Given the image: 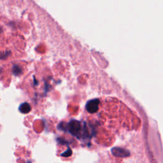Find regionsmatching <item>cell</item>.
Listing matches in <instances>:
<instances>
[{
    "mask_svg": "<svg viewBox=\"0 0 163 163\" xmlns=\"http://www.w3.org/2000/svg\"><path fill=\"white\" fill-rule=\"evenodd\" d=\"M100 100L99 99H94L89 101L86 106L87 111L91 113L97 112L100 108Z\"/></svg>",
    "mask_w": 163,
    "mask_h": 163,
    "instance_id": "obj_1",
    "label": "cell"
},
{
    "mask_svg": "<svg viewBox=\"0 0 163 163\" xmlns=\"http://www.w3.org/2000/svg\"><path fill=\"white\" fill-rule=\"evenodd\" d=\"M69 131L72 135L78 136L81 131V126L80 122L76 120H72L68 124Z\"/></svg>",
    "mask_w": 163,
    "mask_h": 163,
    "instance_id": "obj_2",
    "label": "cell"
},
{
    "mask_svg": "<svg viewBox=\"0 0 163 163\" xmlns=\"http://www.w3.org/2000/svg\"><path fill=\"white\" fill-rule=\"evenodd\" d=\"M19 110L20 113H23V114H26V113L30 112L31 110V107L28 103L24 102V103L20 104V105L19 107Z\"/></svg>",
    "mask_w": 163,
    "mask_h": 163,
    "instance_id": "obj_3",
    "label": "cell"
}]
</instances>
